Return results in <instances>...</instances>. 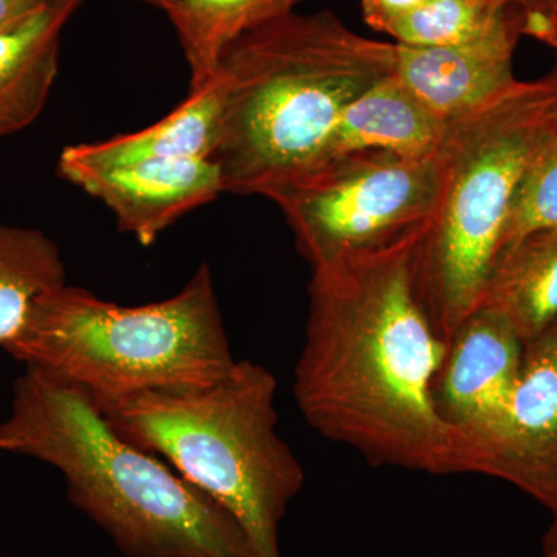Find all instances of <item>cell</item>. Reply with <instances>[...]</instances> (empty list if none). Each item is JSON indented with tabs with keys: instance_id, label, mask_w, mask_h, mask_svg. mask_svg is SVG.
<instances>
[{
	"instance_id": "obj_1",
	"label": "cell",
	"mask_w": 557,
	"mask_h": 557,
	"mask_svg": "<svg viewBox=\"0 0 557 557\" xmlns=\"http://www.w3.org/2000/svg\"><path fill=\"white\" fill-rule=\"evenodd\" d=\"M420 237L311 267L293 397L321 437L370 465L465 474L463 448L432 403L448 344L418 296Z\"/></svg>"
},
{
	"instance_id": "obj_2",
	"label": "cell",
	"mask_w": 557,
	"mask_h": 557,
	"mask_svg": "<svg viewBox=\"0 0 557 557\" xmlns=\"http://www.w3.org/2000/svg\"><path fill=\"white\" fill-rule=\"evenodd\" d=\"M0 453L60 471L70 504L127 557H260L233 515L121 437L89 392L25 368L0 423Z\"/></svg>"
},
{
	"instance_id": "obj_3",
	"label": "cell",
	"mask_w": 557,
	"mask_h": 557,
	"mask_svg": "<svg viewBox=\"0 0 557 557\" xmlns=\"http://www.w3.org/2000/svg\"><path fill=\"white\" fill-rule=\"evenodd\" d=\"M397 69V44L366 38L332 11L292 13L220 58L225 193L269 199L317 168L344 110Z\"/></svg>"
},
{
	"instance_id": "obj_4",
	"label": "cell",
	"mask_w": 557,
	"mask_h": 557,
	"mask_svg": "<svg viewBox=\"0 0 557 557\" xmlns=\"http://www.w3.org/2000/svg\"><path fill=\"white\" fill-rule=\"evenodd\" d=\"M276 395L273 372L237 359L211 386L95 403L121 437L156 454L233 515L260 557H282L278 528L306 472L278 434Z\"/></svg>"
},
{
	"instance_id": "obj_5",
	"label": "cell",
	"mask_w": 557,
	"mask_h": 557,
	"mask_svg": "<svg viewBox=\"0 0 557 557\" xmlns=\"http://www.w3.org/2000/svg\"><path fill=\"white\" fill-rule=\"evenodd\" d=\"M2 348L95 401L211 386L237 362L207 262L177 295L145 306H119L75 285L51 288Z\"/></svg>"
},
{
	"instance_id": "obj_6",
	"label": "cell",
	"mask_w": 557,
	"mask_h": 557,
	"mask_svg": "<svg viewBox=\"0 0 557 557\" xmlns=\"http://www.w3.org/2000/svg\"><path fill=\"white\" fill-rule=\"evenodd\" d=\"M555 113L545 76L520 81L493 104L448 123L437 209L413 252L418 296L446 344L482 306L519 180Z\"/></svg>"
},
{
	"instance_id": "obj_7",
	"label": "cell",
	"mask_w": 557,
	"mask_h": 557,
	"mask_svg": "<svg viewBox=\"0 0 557 557\" xmlns=\"http://www.w3.org/2000/svg\"><path fill=\"white\" fill-rule=\"evenodd\" d=\"M438 150L408 157L359 150L333 157L270 194L310 267L423 236L437 209Z\"/></svg>"
},
{
	"instance_id": "obj_8",
	"label": "cell",
	"mask_w": 557,
	"mask_h": 557,
	"mask_svg": "<svg viewBox=\"0 0 557 557\" xmlns=\"http://www.w3.org/2000/svg\"><path fill=\"white\" fill-rule=\"evenodd\" d=\"M522 359V341L487 309L474 311L449 339L432 384V403L460 442L468 474H479L507 431Z\"/></svg>"
},
{
	"instance_id": "obj_9",
	"label": "cell",
	"mask_w": 557,
	"mask_h": 557,
	"mask_svg": "<svg viewBox=\"0 0 557 557\" xmlns=\"http://www.w3.org/2000/svg\"><path fill=\"white\" fill-rule=\"evenodd\" d=\"M520 38V5H512L490 30L467 42L442 47L397 44L395 75L437 119L453 123L518 86L512 60Z\"/></svg>"
},
{
	"instance_id": "obj_10",
	"label": "cell",
	"mask_w": 557,
	"mask_h": 557,
	"mask_svg": "<svg viewBox=\"0 0 557 557\" xmlns=\"http://www.w3.org/2000/svg\"><path fill=\"white\" fill-rule=\"evenodd\" d=\"M62 178L100 200L116 225L150 247L177 220L225 193L212 159L153 160L94 168L58 164Z\"/></svg>"
},
{
	"instance_id": "obj_11",
	"label": "cell",
	"mask_w": 557,
	"mask_h": 557,
	"mask_svg": "<svg viewBox=\"0 0 557 557\" xmlns=\"http://www.w3.org/2000/svg\"><path fill=\"white\" fill-rule=\"evenodd\" d=\"M479 474L504 480L557 516V318L523 344L507 431Z\"/></svg>"
},
{
	"instance_id": "obj_12",
	"label": "cell",
	"mask_w": 557,
	"mask_h": 557,
	"mask_svg": "<svg viewBox=\"0 0 557 557\" xmlns=\"http://www.w3.org/2000/svg\"><path fill=\"white\" fill-rule=\"evenodd\" d=\"M225 98V81L215 72L157 123L101 141L67 146L58 164L101 170L138 161L212 159L222 137Z\"/></svg>"
},
{
	"instance_id": "obj_13",
	"label": "cell",
	"mask_w": 557,
	"mask_h": 557,
	"mask_svg": "<svg viewBox=\"0 0 557 557\" xmlns=\"http://www.w3.org/2000/svg\"><path fill=\"white\" fill-rule=\"evenodd\" d=\"M83 0H47L0 32V138L38 120L60 72L62 32Z\"/></svg>"
},
{
	"instance_id": "obj_14",
	"label": "cell",
	"mask_w": 557,
	"mask_h": 557,
	"mask_svg": "<svg viewBox=\"0 0 557 557\" xmlns=\"http://www.w3.org/2000/svg\"><path fill=\"white\" fill-rule=\"evenodd\" d=\"M446 129L448 124L437 119L394 73L347 106L317 168L333 157L359 150L432 156L442 145Z\"/></svg>"
},
{
	"instance_id": "obj_15",
	"label": "cell",
	"mask_w": 557,
	"mask_h": 557,
	"mask_svg": "<svg viewBox=\"0 0 557 557\" xmlns=\"http://www.w3.org/2000/svg\"><path fill=\"white\" fill-rule=\"evenodd\" d=\"M480 309L505 319L523 344L557 318V230L527 234L500 249Z\"/></svg>"
},
{
	"instance_id": "obj_16",
	"label": "cell",
	"mask_w": 557,
	"mask_h": 557,
	"mask_svg": "<svg viewBox=\"0 0 557 557\" xmlns=\"http://www.w3.org/2000/svg\"><path fill=\"white\" fill-rule=\"evenodd\" d=\"M304 0H175L164 11L189 67V91L214 76L234 40L295 13Z\"/></svg>"
},
{
	"instance_id": "obj_17",
	"label": "cell",
	"mask_w": 557,
	"mask_h": 557,
	"mask_svg": "<svg viewBox=\"0 0 557 557\" xmlns=\"http://www.w3.org/2000/svg\"><path fill=\"white\" fill-rule=\"evenodd\" d=\"M65 276L57 242L0 220V347L17 335L40 295L67 284Z\"/></svg>"
},
{
	"instance_id": "obj_18",
	"label": "cell",
	"mask_w": 557,
	"mask_h": 557,
	"mask_svg": "<svg viewBox=\"0 0 557 557\" xmlns=\"http://www.w3.org/2000/svg\"><path fill=\"white\" fill-rule=\"evenodd\" d=\"M509 7L504 0H426L392 24L386 35L398 46H456L490 30Z\"/></svg>"
},
{
	"instance_id": "obj_19",
	"label": "cell",
	"mask_w": 557,
	"mask_h": 557,
	"mask_svg": "<svg viewBox=\"0 0 557 557\" xmlns=\"http://www.w3.org/2000/svg\"><path fill=\"white\" fill-rule=\"evenodd\" d=\"M541 230H557V109L519 180L502 248Z\"/></svg>"
},
{
	"instance_id": "obj_20",
	"label": "cell",
	"mask_w": 557,
	"mask_h": 557,
	"mask_svg": "<svg viewBox=\"0 0 557 557\" xmlns=\"http://www.w3.org/2000/svg\"><path fill=\"white\" fill-rule=\"evenodd\" d=\"M520 27L522 36L547 44L556 51L557 57V0L520 5Z\"/></svg>"
},
{
	"instance_id": "obj_21",
	"label": "cell",
	"mask_w": 557,
	"mask_h": 557,
	"mask_svg": "<svg viewBox=\"0 0 557 557\" xmlns=\"http://www.w3.org/2000/svg\"><path fill=\"white\" fill-rule=\"evenodd\" d=\"M426 0H361L362 17L373 30L386 33L392 24L408 16Z\"/></svg>"
},
{
	"instance_id": "obj_22",
	"label": "cell",
	"mask_w": 557,
	"mask_h": 557,
	"mask_svg": "<svg viewBox=\"0 0 557 557\" xmlns=\"http://www.w3.org/2000/svg\"><path fill=\"white\" fill-rule=\"evenodd\" d=\"M47 0H0V32L39 9Z\"/></svg>"
},
{
	"instance_id": "obj_23",
	"label": "cell",
	"mask_w": 557,
	"mask_h": 557,
	"mask_svg": "<svg viewBox=\"0 0 557 557\" xmlns=\"http://www.w3.org/2000/svg\"><path fill=\"white\" fill-rule=\"evenodd\" d=\"M542 556L557 557V516H553L552 525L542 541Z\"/></svg>"
},
{
	"instance_id": "obj_24",
	"label": "cell",
	"mask_w": 557,
	"mask_h": 557,
	"mask_svg": "<svg viewBox=\"0 0 557 557\" xmlns=\"http://www.w3.org/2000/svg\"><path fill=\"white\" fill-rule=\"evenodd\" d=\"M141 2L149 3V5L157 7V9L166 11L170 9L172 3L175 2V0H141Z\"/></svg>"
},
{
	"instance_id": "obj_25",
	"label": "cell",
	"mask_w": 557,
	"mask_h": 557,
	"mask_svg": "<svg viewBox=\"0 0 557 557\" xmlns=\"http://www.w3.org/2000/svg\"><path fill=\"white\" fill-rule=\"evenodd\" d=\"M548 78H549V81H552L553 89H555L556 109H557V69L553 70V72L549 73Z\"/></svg>"
},
{
	"instance_id": "obj_26",
	"label": "cell",
	"mask_w": 557,
	"mask_h": 557,
	"mask_svg": "<svg viewBox=\"0 0 557 557\" xmlns=\"http://www.w3.org/2000/svg\"><path fill=\"white\" fill-rule=\"evenodd\" d=\"M504 2L511 3V5H523L527 0H504Z\"/></svg>"
},
{
	"instance_id": "obj_27",
	"label": "cell",
	"mask_w": 557,
	"mask_h": 557,
	"mask_svg": "<svg viewBox=\"0 0 557 557\" xmlns=\"http://www.w3.org/2000/svg\"><path fill=\"white\" fill-rule=\"evenodd\" d=\"M547 2H555V0H527L523 5H527V3H547Z\"/></svg>"
}]
</instances>
